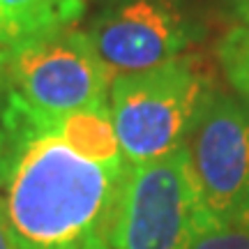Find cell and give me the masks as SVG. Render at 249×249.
<instances>
[{"instance_id":"5b68a950","label":"cell","mask_w":249,"mask_h":249,"mask_svg":"<svg viewBox=\"0 0 249 249\" xmlns=\"http://www.w3.org/2000/svg\"><path fill=\"white\" fill-rule=\"evenodd\" d=\"M185 150L208 214L235 222L249 196V99L213 90Z\"/></svg>"},{"instance_id":"7a4b0ae2","label":"cell","mask_w":249,"mask_h":249,"mask_svg":"<svg viewBox=\"0 0 249 249\" xmlns=\"http://www.w3.org/2000/svg\"><path fill=\"white\" fill-rule=\"evenodd\" d=\"M213 90L198 55L113 76L108 108L124 160L139 164L182 148Z\"/></svg>"},{"instance_id":"9a60e30c","label":"cell","mask_w":249,"mask_h":249,"mask_svg":"<svg viewBox=\"0 0 249 249\" xmlns=\"http://www.w3.org/2000/svg\"><path fill=\"white\" fill-rule=\"evenodd\" d=\"M245 18H247V21H249V2H247V5H245Z\"/></svg>"},{"instance_id":"9c48e42d","label":"cell","mask_w":249,"mask_h":249,"mask_svg":"<svg viewBox=\"0 0 249 249\" xmlns=\"http://www.w3.org/2000/svg\"><path fill=\"white\" fill-rule=\"evenodd\" d=\"M28 129L12 107V83L0 67V185L7 180L18 152L26 148Z\"/></svg>"},{"instance_id":"277c9868","label":"cell","mask_w":249,"mask_h":249,"mask_svg":"<svg viewBox=\"0 0 249 249\" xmlns=\"http://www.w3.org/2000/svg\"><path fill=\"white\" fill-rule=\"evenodd\" d=\"M2 70L12 88L49 118L108 107L113 74L99 60L88 33L76 28L30 44Z\"/></svg>"},{"instance_id":"3957f363","label":"cell","mask_w":249,"mask_h":249,"mask_svg":"<svg viewBox=\"0 0 249 249\" xmlns=\"http://www.w3.org/2000/svg\"><path fill=\"white\" fill-rule=\"evenodd\" d=\"M210 219L182 145L127 166L104 240L113 249H189Z\"/></svg>"},{"instance_id":"8992f818","label":"cell","mask_w":249,"mask_h":249,"mask_svg":"<svg viewBox=\"0 0 249 249\" xmlns=\"http://www.w3.org/2000/svg\"><path fill=\"white\" fill-rule=\"evenodd\" d=\"M88 37L113 76L176 60L203 37L178 0H108Z\"/></svg>"},{"instance_id":"4fadbf2b","label":"cell","mask_w":249,"mask_h":249,"mask_svg":"<svg viewBox=\"0 0 249 249\" xmlns=\"http://www.w3.org/2000/svg\"><path fill=\"white\" fill-rule=\"evenodd\" d=\"M81 249H113V247H111L104 238H90V240L86 242Z\"/></svg>"},{"instance_id":"ba28073f","label":"cell","mask_w":249,"mask_h":249,"mask_svg":"<svg viewBox=\"0 0 249 249\" xmlns=\"http://www.w3.org/2000/svg\"><path fill=\"white\" fill-rule=\"evenodd\" d=\"M53 132L88 160L102 164H127L108 107L81 108L67 116L53 118Z\"/></svg>"},{"instance_id":"5bb4252c","label":"cell","mask_w":249,"mask_h":249,"mask_svg":"<svg viewBox=\"0 0 249 249\" xmlns=\"http://www.w3.org/2000/svg\"><path fill=\"white\" fill-rule=\"evenodd\" d=\"M235 222H240L242 226H247L249 229V196H247V201H245V205H242V210H240V214H238Z\"/></svg>"},{"instance_id":"8fae6325","label":"cell","mask_w":249,"mask_h":249,"mask_svg":"<svg viewBox=\"0 0 249 249\" xmlns=\"http://www.w3.org/2000/svg\"><path fill=\"white\" fill-rule=\"evenodd\" d=\"M189 249H249V229L240 222L210 219L196 231Z\"/></svg>"},{"instance_id":"7c38bea8","label":"cell","mask_w":249,"mask_h":249,"mask_svg":"<svg viewBox=\"0 0 249 249\" xmlns=\"http://www.w3.org/2000/svg\"><path fill=\"white\" fill-rule=\"evenodd\" d=\"M0 249H21V245L17 240V233H14L12 224H9L2 198H0Z\"/></svg>"},{"instance_id":"30bf717a","label":"cell","mask_w":249,"mask_h":249,"mask_svg":"<svg viewBox=\"0 0 249 249\" xmlns=\"http://www.w3.org/2000/svg\"><path fill=\"white\" fill-rule=\"evenodd\" d=\"M217 58L229 86L249 99V26H233L217 44Z\"/></svg>"},{"instance_id":"6da1fadb","label":"cell","mask_w":249,"mask_h":249,"mask_svg":"<svg viewBox=\"0 0 249 249\" xmlns=\"http://www.w3.org/2000/svg\"><path fill=\"white\" fill-rule=\"evenodd\" d=\"M127 166L88 160L55 132L37 134L0 185L21 249H81L104 238Z\"/></svg>"},{"instance_id":"52a82bcc","label":"cell","mask_w":249,"mask_h":249,"mask_svg":"<svg viewBox=\"0 0 249 249\" xmlns=\"http://www.w3.org/2000/svg\"><path fill=\"white\" fill-rule=\"evenodd\" d=\"M86 0H0V67L44 37L74 28Z\"/></svg>"}]
</instances>
